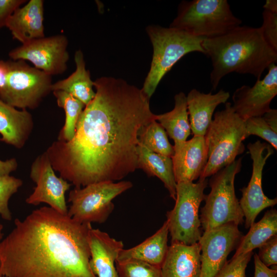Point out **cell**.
<instances>
[{
    "mask_svg": "<svg viewBox=\"0 0 277 277\" xmlns=\"http://www.w3.org/2000/svg\"><path fill=\"white\" fill-rule=\"evenodd\" d=\"M262 18L260 29L263 37L268 45L277 52V14L264 10Z\"/></svg>",
    "mask_w": 277,
    "mask_h": 277,
    "instance_id": "obj_33",
    "label": "cell"
},
{
    "mask_svg": "<svg viewBox=\"0 0 277 277\" xmlns=\"http://www.w3.org/2000/svg\"><path fill=\"white\" fill-rule=\"evenodd\" d=\"M137 154V168L143 170L149 176L161 180L170 197L175 201L177 183L171 157L151 151L139 143Z\"/></svg>",
    "mask_w": 277,
    "mask_h": 277,
    "instance_id": "obj_24",
    "label": "cell"
},
{
    "mask_svg": "<svg viewBox=\"0 0 277 277\" xmlns=\"http://www.w3.org/2000/svg\"><path fill=\"white\" fill-rule=\"evenodd\" d=\"M94 87L72 139L57 140L46 151L54 171L76 188L120 180L137 169L140 131L156 120L150 99L123 79L102 76Z\"/></svg>",
    "mask_w": 277,
    "mask_h": 277,
    "instance_id": "obj_1",
    "label": "cell"
},
{
    "mask_svg": "<svg viewBox=\"0 0 277 277\" xmlns=\"http://www.w3.org/2000/svg\"><path fill=\"white\" fill-rule=\"evenodd\" d=\"M34 127L31 114L18 110L0 98V141L21 149L26 144Z\"/></svg>",
    "mask_w": 277,
    "mask_h": 277,
    "instance_id": "obj_21",
    "label": "cell"
},
{
    "mask_svg": "<svg viewBox=\"0 0 277 277\" xmlns=\"http://www.w3.org/2000/svg\"><path fill=\"white\" fill-rule=\"evenodd\" d=\"M0 243V275L96 277L90 266V223L50 207L32 211Z\"/></svg>",
    "mask_w": 277,
    "mask_h": 277,
    "instance_id": "obj_2",
    "label": "cell"
},
{
    "mask_svg": "<svg viewBox=\"0 0 277 277\" xmlns=\"http://www.w3.org/2000/svg\"><path fill=\"white\" fill-rule=\"evenodd\" d=\"M168 234V225L166 221L154 234L140 244L129 249H123L116 261L134 260L161 267L169 247Z\"/></svg>",
    "mask_w": 277,
    "mask_h": 277,
    "instance_id": "obj_22",
    "label": "cell"
},
{
    "mask_svg": "<svg viewBox=\"0 0 277 277\" xmlns=\"http://www.w3.org/2000/svg\"><path fill=\"white\" fill-rule=\"evenodd\" d=\"M27 2L26 0H0V29L6 27L14 11Z\"/></svg>",
    "mask_w": 277,
    "mask_h": 277,
    "instance_id": "obj_35",
    "label": "cell"
},
{
    "mask_svg": "<svg viewBox=\"0 0 277 277\" xmlns=\"http://www.w3.org/2000/svg\"><path fill=\"white\" fill-rule=\"evenodd\" d=\"M138 143L156 153L170 157L174 154L173 146L169 143L165 130L156 120L142 128Z\"/></svg>",
    "mask_w": 277,
    "mask_h": 277,
    "instance_id": "obj_28",
    "label": "cell"
},
{
    "mask_svg": "<svg viewBox=\"0 0 277 277\" xmlns=\"http://www.w3.org/2000/svg\"><path fill=\"white\" fill-rule=\"evenodd\" d=\"M229 97V93L223 89L214 94L204 93L196 89L189 91L186 96L187 111L193 135L204 136L215 109L219 105L225 104Z\"/></svg>",
    "mask_w": 277,
    "mask_h": 277,
    "instance_id": "obj_19",
    "label": "cell"
},
{
    "mask_svg": "<svg viewBox=\"0 0 277 277\" xmlns=\"http://www.w3.org/2000/svg\"><path fill=\"white\" fill-rule=\"evenodd\" d=\"M23 184L21 179L13 176H0V215L5 220L9 221L12 220L8 202L12 195L17 192Z\"/></svg>",
    "mask_w": 277,
    "mask_h": 277,
    "instance_id": "obj_30",
    "label": "cell"
},
{
    "mask_svg": "<svg viewBox=\"0 0 277 277\" xmlns=\"http://www.w3.org/2000/svg\"><path fill=\"white\" fill-rule=\"evenodd\" d=\"M18 166L16 160L12 158L6 161H2L0 159V176L10 175L15 171Z\"/></svg>",
    "mask_w": 277,
    "mask_h": 277,
    "instance_id": "obj_37",
    "label": "cell"
},
{
    "mask_svg": "<svg viewBox=\"0 0 277 277\" xmlns=\"http://www.w3.org/2000/svg\"><path fill=\"white\" fill-rule=\"evenodd\" d=\"M207 185V179L195 183L176 184L175 205L167 213L171 243L188 245L198 243L202 235L199 209L204 200V192Z\"/></svg>",
    "mask_w": 277,
    "mask_h": 277,
    "instance_id": "obj_8",
    "label": "cell"
},
{
    "mask_svg": "<svg viewBox=\"0 0 277 277\" xmlns=\"http://www.w3.org/2000/svg\"><path fill=\"white\" fill-rule=\"evenodd\" d=\"M262 117L268 125L277 133V110L270 108Z\"/></svg>",
    "mask_w": 277,
    "mask_h": 277,
    "instance_id": "obj_38",
    "label": "cell"
},
{
    "mask_svg": "<svg viewBox=\"0 0 277 277\" xmlns=\"http://www.w3.org/2000/svg\"><path fill=\"white\" fill-rule=\"evenodd\" d=\"M3 229V225L0 223V243L2 241L3 234L2 233V230Z\"/></svg>",
    "mask_w": 277,
    "mask_h": 277,
    "instance_id": "obj_41",
    "label": "cell"
},
{
    "mask_svg": "<svg viewBox=\"0 0 277 277\" xmlns=\"http://www.w3.org/2000/svg\"><path fill=\"white\" fill-rule=\"evenodd\" d=\"M54 171L46 151L36 157L30 171V177L36 186L26 202L35 206L46 203L56 211L67 214L65 193L71 184L57 176Z\"/></svg>",
    "mask_w": 277,
    "mask_h": 277,
    "instance_id": "obj_13",
    "label": "cell"
},
{
    "mask_svg": "<svg viewBox=\"0 0 277 277\" xmlns=\"http://www.w3.org/2000/svg\"><path fill=\"white\" fill-rule=\"evenodd\" d=\"M264 10L277 14V1L267 0L263 6Z\"/></svg>",
    "mask_w": 277,
    "mask_h": 277,
    "instance_id": "obj_40",
    "label": "cell"
},
{
    "mask_svg": "<svg viewBox=\"0 0 277 277\" xmlns=\"http://www.w3.org/2000/svg\"><path fill=\"white\" fill-rule=\"evenodd\" d=\"M253 254V251H250L233 256L214 277H246V268Z\"/></svg>",
    "mask_w": 277,
    "mask_h": 277,
    "instance_id": "obj_32",
    "label": "cell"
},
{
    "mask_svg": "<svg viewBox=\"0 0 277 277\" xmlns=\"http://www.w3.org/2000/svg\"><path fill=\"white\" fill-rule=\"evenodd\" d=\"M0 277H7V276H3V275H0Z\"/></svg>",
    "mask_w": 277,
    "mask_h": 277,
    "instance_id": "obj_42",
    "label": "cell"
},
{
    "mask_svg": "<svg viewBox=\"0 0 277 277\" xmlns=\"http://www.w3.org/2000/svg\"><path fill=\"white\" fill-rule=\"evenodd\" d=\"M9 69V61L0 60V93L6 87Z\"/></svg>",
    "mask_w": 277,
    "mask_h": 277,
    "instance_id": "obj_39",
    "label": "cell"
},
{
    "mask_svg": "<svg viewBox=\"0 0 277 277\" xmlns=\"http://www.w3.org/2000/svg\"><path fill=\"white\" fill-rule=\"evenodd\" d=\"M254 277H277L276 269H273L265 266L260 260L258 254H254Z\"/></svg>",
    "mask_w": 277,
    "mask_h": 277,
    "instance_id": "obj_36",
    "label": "cell"
},
{
    "mask_svg": "<svg viewBox=\"0 0 277 277\" xmlns=\"http://www.w3.org/2000/svg\"><path fill=\"white\" fill-rule=\"evenodd\" d=\"M155 118L174 144L187 141L191 133L186 95L182 92L174 96V107L172 110L156 115Z\"/></svg>",
    "mask_w": 277,
    "mask_h": 277,
    "instance_id": "obj_25",
    "label": "cell"
},
{
    "mask_svg": "<svg viewBox=\"0 0 277 277\" xmlns=\"http://www.w3.org/2000/svg\"><path fill=\"white\" fill-rule=\"evenodd\" d=\"M242 166V159L239 158L210 178L209 184L211 190L205 195V203L200 217L204 231L228 223L239 225L244 221L234 189L235 177Z\"/></svg>",
    "mask_w": 277,
    "mask_h": 277,
    "instance_id": "obj_7",
    "label": "cell"
},
{
    "mask_svg": "<svg viewBox=\"0 0 277 277\" xmlns=\"http://www.w3.org/2000/svg\"><path fill=\"white\" fill-rule=\"evenodd\" d=\"M118 277H162L161 267L140 261H116Z\"/></svg>",
    "mask_w": 277,
    "mask_h": 277,
    "instance_id": "obj_29",
    "label": "cell"
},
{
    "mask_svg": "<svg viewBox=\"0 0 277 277\" xmlns=\"http://www.w3.org/2000/svg\"><path fill=\"white\" fill-rule=\"evenodd\" d=\"M246 138L250 135H256L277 149V133L266 123L262 116L252 117L245 121Z\"/></svg>",
    "mask_w": 277,
    "mask_h": 277,
    "instance_id": "obj_31",
    "label": "cell"
},
{
    "mask_svg": "<svg viewBox=\"0 0 277 277\" xmlns=\"http://www.w3.org/2000/svg\"><path fill=\"white\" fill-rule=\"evenodd\" d=\"M227 0L183 1L169 27L183 30L196 37L210 38L224 35L241 26Z\"/></svg>",
    "mask_w": 277,
    "mask_h": 277,
    "instance_id": "obj_6",
    "label": "cell"
},
{
    "mask_svg": "<svg viewBox=\"0 0 277 277\" xmlns=\"http://www.w3.org/2000/svg\"><path fill=\"white\" fill-rule=\"evenodd\" d=\"M258 254L260 261L267 267L277 264V235L259 247Z\"/></svg>",
    "mask_w": 277,
    "mask_h": 277,
    "instance_id": "obj_34",
    "label": "cell"
},
{
    "mask_svg": "<svg viewBox=\"0 0 277 277\" xmlns=\"http://www.w3.org/2000/svg\"><path fill=\"white\" fill-rule=\"evenodd\" d=\"M262 80H257L250 87L243 85L234 92L232 108L244 121L252 117L262 116L268 111L270 104L277 94V66L272 64Z\"/></svg>",
    "mask_w": 277,
    "mask_h": 277,
    "instance_id": "obj_15",
    "label": "cell"
},
{
    "mask_svg": "<svg viewBox=\"0 0 277 277\" xmlns=\"http://www.w3.org/2000/svg\"><path fill=\"white\" fill-rule=\"evenodd\" d=\"M9 69L0 98L21 109H34L52 91V76L27 64L25 61H9Z\"/></svg>",
    "mask_w": 277,
    "mask_h": 277,
    "instance_id": "obj_10",
    "label": "cell"
},
{
    "mask_svg": "<svg viewBox=\"0 0 277 277\" xmlns=\"http://www.w3.org/2000/svg\"><path fill=\"white\" fill-rule=\"evenodd\" d=\"M74 62L76 66L74 72L67 78L53 83L51 90L65 91L86 106L95 96L94 81L91 78L90 71L86 69L84 54L81 50L75 51Z\"/></svg>",
    "mask_w": 277,
    "mask_h": 277,
    "instance_id": "obj_23",
    "label": "cell"
},
{
    "mask_svg": "<svg viewBox=\"0 0 277 277\" xmlns=\"http://www.w3.org/2000/svg\"><path fill=\"white\" fill-rule=\"evenodd\" d=\"M146 32L153 52L150 69L141 89L150 99L163 77L182 57L193 52L204 54L202 46L204 38L171 27L150 25L147 27Z\"/></svg>",
    "mask_w": 277,
    "mask_h": 277,
    "instance_id": "obj_4",
    "label": "cell"
},
{
    "mask_svg": "<svg viewBox=\"0 0 277 277\" xmlns=\"http://www.w3.org/2000/svg\"><path fill=\"white\" fill-rule=\"evenodd\" d=\"M90 266L96 277H118L115 263L124 244L99 229H91L89 235Z\"/></svg>",
    "mask_w": 277,
    "mask_h": 277,
    "instance_id": "obj_17",
    "label": "cell"
},
{
    "mask_svg": "<svg viewBox=\"0 0 277 277\" xmlns=\"http://www.w3.org/2000/svg\"><path fill=\"white\" fill-rule=\"evenodd\" d=\"M204 138L208 160L200 180L230 165L245 150V121L235 113L231 103L226 102L224 109L215 113Z\"/></svg>",
    "mask_w": 277,
    "mask_h": 277,
    "instance_id": "obj_5",
    "label": "cell"
},
{
    "mask_svg": "<svg viewBox=\"0 0 277 277\" xmlns=\"http://www.w3.org/2000/svg\"><path fill=\"white\" fill-rule=\"evenodd\" d=\"M252 163V172L247 187L241 189L242 197L239 202L245 217V228H249L257 215L264 209L277 204V199H270L262 189V174L267 159L274 153L268 143L257 141L247 145Z\"/></svg>",
    "mask_w": 277,
    "mask_h": 277,
    "instance_id": "obj_12",
    "label": "cell"
},
{
    "mask_svg": "<svg viewBox=\"0 0 277 277\" xmlns=\"http://www.w3.org/2000/svg\"><path fill=\"white\" fill-rule=\"evenodd\" d=\"M202 46L211 61L210 80L213 90L232 72L260 80L264 71L277 61V52L265 42L260 27L240 26L221 36L204 38Z\"/></svg>",
    "mask_w": 277,
    "mask_h": 277,
    "instance_id": "obj_3",
    "label": "cell"
},
{
    "mask_svg": "<svg viewBox=\"0 0 277 277\" xmlns=\"http://www.w3.org/2000/svg\"><path fill=\"white\" fill-rule=\"evenodd\" d=\"M172 156L176 182H193L199 178L208 160L204 136H194L188 141L174 144Z\"/></svg>",
    "mask_w": 277,
    "mask_h": 277,
    "instance_id": "obj_16",
    "label": "cell"
},
{
    "mask_svg": "<svg viewBox=\"0 0 277 277\" xmlns=\"http://www.w3.org/2000/svg\"><path fill=\"white\" fill-rule=\"evenodd\" d=\"M161 270L162 277H200L201 249L199 243L190 245L171 243Z\"/></svg>",
    "mask_w": 277,
    "mask_h": 277,
    "instance_id": "obj_20",
    "label": "cell"
},
{
    "mask_svg": "<svg viewBox=\"0 0 277 277\" xmlns=\"http://www.w3.org/2000/svg\"><path fill=\"white\" fill-rule=\"evenodd\" d=\"M58 107L65 112L64 125L60 131L58 140L69 141L73 137L77 122L85 105L70 94L61 90L53 91Z\"/></svg>",
    "mask_w": 277,
    "mask_h": 277,
    "instance_id": "obj_27",
    "label": "cell"
},
{
    "mask_svg": "<svg viewBox=\"0 0 277 277\" xmlns=\"http://www.w3.org/2000/svg\"><path fill=\"white\" fill-rule=\"evenodd\" d=\"M44 1L30 0L17 8L6 27L22 44L45 36Z\"/></svg>",
    "mask_w": 277,
    "mask_h": 277,
    "instance_id": "obj_18",
    "label": "cell"
},
{
    "mask_svg": "<svg viewBox=\"0 0 277 277\" xmlns=\"http://www.w3.org/2000/svg\"><path fill=\"white\" fill-rule=\"evenodd\" d=\"M68 40L64 34L43 37L16 47L9 52L12 61H28L34 67L52 76L67 69Z\"/></svg>",
    "mask_w": 277,
    "mask_h": 277,
    "instance_id": "obj_11",
    "label": "cell"
},
{
    "mask_svg": "<svg viewBox=\"0 0 277 277\" xmlns=\"http://www.w3.org/2000/svg\"><path fill=\"white\" fill-rule=\"evenodd\" d=\"M132 187L130 181H104L71 190L67 214L82 223H103L114 209L112 200Z\"/></svg>",
    "mask_w": 277,
    "mask_h": 277,
    "instance_id": "obj_9",
    "label": "cell"
},
{
    "mask_svg": "<svg viewBox=\"0 0 277 277\" xmlns=\"http://www.w3.org/2000/svg\"><path fill=\"white\" fill-rule=\"evenodd\" d=\"M276 235L277 211L271 209L265 212L261 220L250 227L248 233L241 238L233 256L252 251Z\"/></svg>",
    "mask_w": 277,
    "mask_h": 277,
    "instance_id": "obj_26",
    "label": "cell"
},
{
    "mask_svg": "<svg viewBox=\"0 0 277 277\" xmlns=\"http://www.w3.org/2000/svg\"><path fill=\"white\" fill-rule=\"evenodd\" d=\"M242 233L238 225L228 223L204 231L198 242L201 249L200 277H214L237 248Z\"/></svg>",
    "mask_w": 277,
    "mask_h": 277,
    "instance_id": "obj_14",
    "label": "cell"
}]
</instances>
